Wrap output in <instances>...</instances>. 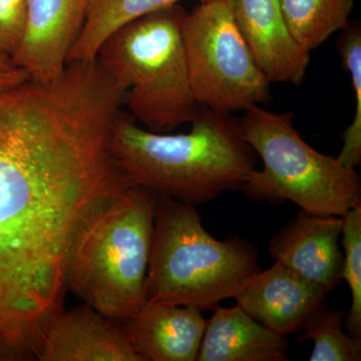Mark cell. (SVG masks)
I'll use <instances>...</instances> for the list:
<instances>
[{
	"label": "cell",
	"instance_id": "cell-1",
	"mask_svg": "<svg viewBox=\"0 0 361 361\" xmlns=\"http://www.w3.org/2000/svg\"><path fill=\"white\" fill-rule=\"evenodd\" d=\"M125 97L97 61L0 92V353L35 355L78 222L132 185L111 148Z\"/></svg>",
	"mask_w": 361,
	"mask_h": 361
},
{
	"label": "cell",
	"instance_id": "cell-2",
	"mask_svg": "<svg viewBox=\"0 0 361 361\" xmlns=\"http://www.w3.org/2000/svg\"><path fill=\"white\" fill-rule=\"evenodd\" d=\"M191 123L187 134L155 133L121 113L111 148L130 184L195 207L242 189L257 155L244 140L239 121L200 108Z\"/></svg>",
	"mask_w": 361,
	"mask_h": 361
},
{
	"label": "cell",
	"instance_id": "cell-3",
	"mask_svg": "<svg viewBox=\"0 0 361 361\" xmlns=\"http://www.w3.org/2000/svg\"><path fill=\"white\" fill-rule=\"evenodd\" d=\"M157 200L155 192L130 185L94 204L71 235L66 288L111 319L126 322L146 301Z\"/></svg>",
	"mask_w": 361,
	"mask_h": 361
},
{
	"label": "cell",
	"instance_id": "cell-4",
	"mask_svg": "<svg viewBox=\"0 0 361 361\" xmlns=\"http://www.w3.org/2000/svg\"><path fill=\"white\" fill-rule=\"evenodd\" d=\"M259 272L258 254L238 237L217 240L196 207L158 195L146 301L213 310Z\"/></svg>",
	"mask_w": 361,
	"mask_h": 361
},
{
	"label": "cell",
	"instance_id": "cell-5",
	"mask_svg": "<svg viewBox=\"0 0 361 361\" xmlns=\"http://www.w3.org/2000/svg\"><path fill=\"white\" fill-rule=\"evenodd\" d=\"M187 11L174 4L118 28L97 61L121 89L134 120L155 133L192 123L201 106L192 92L183 25Z\"/></svg>",
	"mask_w": 361,
	"mask_h": 361
},
{
	"label": "cell",
	"instance_id": "cell-6",
	"mask_svg": "<svg viewBox=\"0 0 361 361\" xmlns=\"http://www.w3.org/2000/svg\"><path fill=\"white\" fill-rule=\"evenodd\" d=\"M240 121L244 140L260 157L244 184L252 200H288L305 212L342 217L361 203L355 169L324 155L304 141L294 127L293 113H274L253 106Z\"/></svg>",
	"mask_w": 361,
	"mask_h": 361
},
{
	"label": "cell",
	"instance_id": "cell-7",
	"mask_svg": "<svg viewBox=\"0 0 361 361\" xmlns=\"http://www.w3.org/2000/svg\"><path fill=\"white\" fill-rule=\"evenodd\" d=\"M183 39L192 92L201 108L231 115L270 101V82L226 0H208L188 13Z\"/></svg>",
	"mask_w": 361,
	"mask_h": 361
},
{
	"label": "cell",
	"instance_id": "cell-8",
	"mask_svg": "<svg viewBox=\"0 0 361 361\" xmlns=\"http://www.w3.org/2000/svg\"><path fill=\"white\" fill-rule=\"evenodd\" d=\"M87 0H30L25 32L11 59L35 82L61 77L87 18Z\"/></svg>",
	"mask_w": 361,
	"mask_h": 361
},
{
	"label": "cell",
	"instance_id": "cell-9",
	"mask_svg": "<svg viewBox=\"0 0 361 361\" xmlns=\"http://www.w3.org/2000/svg\"><path fill=\"white\" fill-rule=\"evenodd\" d=\"M35 357L40 361H142L123 326L87 304L59 310L49 318Z\"/></svg>",
	"mask_w": 361,
	"mask_h": 361
},
{
	"label": "cell",
	"instance_id": "cell-10",
	"mask_svg": "<svg viewBox=\"0 0 361 361\" xmlns=\"http://www.w3.org/2000/svg\"><path fill=\"white\" fill-rule=\"evenodd\" d=\"M341 232L342 217L301 210L269 240L268 251L276 262L329 293L342 280Z\"/></svg>",
	"mask_w": 361,
	"mask_h": 361
},
{
	"label": "cell",
	"instance_id": "cell-11",
	"mask_svg": "<svg viewBox=\"0 0 361 361\" xmlns=\"http://www.w3.org/2000/svg\"><path fill=\"white\" fill-rule=\"evenodd\" d=\"M235 25L270 84L300 85L310 52L299 45L279 0H226Z\"/></svg>",
	"mask_w": 361,
	"mask_h": 361
},
{
	"label": "cell",
	"instance_id": "cell-12",
	"mask_svg": "<svg viewBox=\"0 0 361 361\" xmlns=\"http://www.w3.org/2000/svg\"><path fill=\"white\" fill-rule=\"evenodd\" d=\"M326 294L275 262L269 269L252 277L234 299L256 322L286 336L303 329L310 316L325 305Z\"/></svg>",
	"mask_w": 361,
	"mask_h": 361
},
{
	"label": "cell",
	"instance_id": "cell-13",
	"mask_svg": "<svg viewBox=\"0 0 361 361\" xmlns=\"http://www.w3.org/2000/svg\"><path fill=\"white\" fill-rule=\"evenodd\" d=\"M123 326L142 361H196L207 320L197 308L145 301Z\"/></svg>",
	"mask_w": 361,
	"mask_h": 361
},
{
	"label": "cell",
	"instance_id": "cell-14",
	"mask_svg": "<svg viewBox=\"0 0 361 361\" xmlns=\"http://www.w3.org/2000/svg\"><path fill=\"white\" fill-rule=\"evenodd\" d=\"M288 341L239 307L214 308L198 361H287Z\"/></svg>",
	"mask_w": 361,
	"mask_h": 361
},
{
	"label": "cell",
	"instance_id": "cell-15",
	"mask_svg": "<svg viewBox=\"0 0 361 361\" xmlns=\"http://www.w3.org/2000/svg\"><path fill=\"white\" fill-rule=\"evenodd\" d=\"M180 0H87V18L71 47L68 65L96 61L102 45L118 28ZM200 4L208 0H198Z\"/></svg>",
	"mask_w": 361,
	"mask_h": 361
},
{
	"label": "cell",
	"instance_id": "cell-16",
	"mask_svg": "<svg viewBox=\"0 0 361 361\" xmlns=\"http://www.w3.org/2000/svg\"><path fill=\"white\" fill-rule=\"evenodd\" d=\"M299 45L311 52L349 23L355 0H279Z\"/></svg>",
	"mask_w": 361,
	"mask_h": 361
},
{
	"label": "cell",
	"instance_id": "cell-17",
	"mask_svg": "<svg viewBox=\"0 0 361 361\" xmlns=\"http://www.w3.org/2000/svg\"><path fill=\"white\" fill-rule=\"evenodd\" d=\"M345 311L322 306L304 324L298 341H313L310 361H360L361 337L342 330Z\"/></svg>",
	"mask_w": 361,
	"mask_h": 361
},
{
	"label": "cell",
	"instance_id": "cell-18",
	"mask_svg": "<svg viewBox=\"0 0 361 361\" xmlns=\"http://www.w3.org/2000/svg\"><path fill=\"white\" fill-rule=\"evenodd\" d=\"M342 66L350 73L355 90V113L353 123L342 134L343 145L336 157L345 167L356 169L361 165V27L360 23H348L342 30L337 42Z\"/></svg>",
	"mask_w": 361,
	"mask_h": 361
},
{
	"label": "cell",
	"instance_id": "cell-19",
	"mask_svg": "<svg viewBox=\"0 0 361 361\" xmlns=\"http://www.w3.org/2000/svg\"><path fill=\"white\" fill-rule=\"evenodd\" d=\"M341 236L342 280H345L351 293L346 327L350 336L361 337V203L342 216Z\"/></svg>",
	"mask_w": 361,
	"mask_h": 361
},
{
	"label": "cell",
	"instance_id": "cell-20",
	"mask_svg": "<svg viewBox=\"0 0 361 361\" xmlns=\"http://www.w3.org/2000/svg\"><path fill=\"white\" fill-rule=\"evenodd\" d=\"M30 0H0V51L9 58L20 47Z\"/></svg>",
	"mask_w": 361,
	"mask_h": 361
},
{
	"label": "cell",
	"instance_id": "cell-21",
	"mask_svg": "<svg viewBox=\"0 0 361 361\" xmlns=\"http://www.w3.org/2000/svg\"><path fill=\"white\" fill-rule=\"evenodd\" d=\"M30 80L25 71L18 68L13 59L0 51V92L20 87Z\"/></svg>",
	"mask_w": 361,
	"mask_h": 361
}]
</instances>
